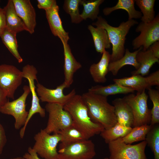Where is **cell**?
<instances>
[{"label": "cell", "mask_w": 159, "mask_h": 159, "mask_svg": "<svg viewBox=\"0 0 159 159\" xmlns=\"http://www.w3.org/2000/svg\"><path fill=\"white\" fill-rule=\"evenodd\" d=\"M81 96L92 122L101 125L106 129L117 123L114 107L108 102L107 97L88 92Z\"/></svg>", "instance_id": "6da1fadb"}, {"label": "cell", "mask_w": 159, "mask_h": 159, "mask_svg": "<svg viewBox=\"0 0 159 159\" xmlns=\"http://www.w3.org/2000/svg\"><path fill=\"white\" fill-rule=\"evenodd\" d=\"M63 108L71 115L73 126L82 132L87 139L100 134L104 129L101 125L91 120L81 95H75Z\"/></svg>", "instance_id": "7a4b0ae2"}, {"label": "cell", "mask_w": 159, "mask_h": 159, "mask_svg": "<svg viewBox=\"0 0 159 159\" xmlns=\"http://www.w3.org/2000/svg\"><path fill=\"white\" fill-rule=\"evenodd\" d=\"M97 21L92 25L102 27L106 31L111 44L112 46V53L110 54V62L117 60L124 56L125 49V44L126 37L130 28L138 24L137 21L132 19L122 22L118 27L109 24L102 16H98Z\"/></svg>", "instance_id": "3957f363"}, {"label": "cell", "mask_w": 159, "mask_h": 159, "mask_svg": "<svg viewBox=\"0 0 159 159\" xmlns=\"http://www.w3.org/2000/svg\"><path fill=\"white\" fill-rule=\"evenodd\" d=\"M148 95L145 90L130 93L123 98L130 107L134 118L133 127L150 125L151 120V110L149 109L147 101Z\"/></svg>", "instance_id": "277c9868"}, {"label": "cell", "mask_w": 159, "mask_h": 159, "mask_svg": "<svg viewBox=\"0 0 159 159\" xmlns=\"http://www.w3.org/2000/svg\"><path fill=\"white\" fill-rule=\"evenodd\" d=\"M59 146V159H92L96 155L95 144L89 139L61 143Z\"/></svg>", "instance_id": "5b68a950"}, {"label": "cell", "mask_w": 159, "mask_h": 159, "mask_svg": "<svg viewBox=\"0 0 159 159\" xmlns=\"http://www.w3.org/2000/svg\"><path fill=\"white\" fill-rule=\"evenodd\" d=\"M109 159H148L145 153V140L135 145L124 143L120 138L108 144Z\"/></svg>", "instance_id": "8992f818"}, {"label": "cell", "mask_w": 159, "mask_h": 159, "mask_svg": "<svg viewBox=\"0 0 159 159\" xmlns=\"http://www.w3.org/2000/svg\"><path fill=\"white\" fill-rule=\"evenodd\" d=\"M34 139L35 142L32 148L38 155L44 159H59L57 146L61 140L59 133L51 135L41 129L34 135Z\"/></svg>", "instance_id": "52a82bcc"}, {"label": "cell", "mask_w": 159, "mask_h": 159, "mask_svg": "<svg viewBox=\"0 0 159 159\" xmlns=\"http://www.w3.org/2000/svg\"><path fill=\"white\" fill-rule=\"evenodd\" d=\"M21 71L23 77L26 78L28 81L30 93L31 92L32 95L31 107L28 112L26 122L20 131V137L21 138H23L26 126L33 116L36 113H38L41 117H44L45 115V110L40 104L39 99L36 91L34 81L35 80L37 81V69L33 65L27 64L23 67Z\"/></svg>", "instance_id": "ba28073f"}, {"label": "cell", "mask_w": 159, "mask_h": 159, "mask_svg": "<svg viewBox=\"0 0 159 159\" xmlns=\"http://www.w3.org/2000/svg\"><path fill=\"white\" fill-rule=\"evenodd\" d=\"M45 110L48 113L47 125L44 129L49 134L58 133L60 130L73 125V122L69 113L58 104L47 103Z\"/></svg>", "instance_id": "9c48e42d"}, {"label": "cell", "mask_w": 159, "mask_h": 159, "mask_svg": "<svg viewBox=\"0 0 159 159\" xmlns=\"http://www.w3.org/2000/svg\"><path fill=\"white\" fill-rule=\"evenodd\" d=\"M23 92L16 99L7 102L0 109V112L11 115L14 118V127L16 130L21 129L24 125L28 114L26 109V101L30 90L29 86L23 87Z\"/></svg>", "instance_id": "30bf717a"}, {"label": "cell", "mask_w": 159, "mask_h": 159, "mask_svg": "<svg viewBox=\"0 0 159 159\" xmlns=\"http://www.w3.org/2000/svg\"><path fill=\"white\" fill-rule=\"evenodd\" d=\"M135 31L140 33L132 41L133 49H138L142 47V50H146L153 44L159 41V14L149 23L140 22L136 28Z\"/></svg>", "instance_id": "8fae6325"}, {"label": "cell", "mask_w": 159, "mask_h": 159, "mask_svg": "<svg viewBox=\"0 0 159 159\" xmlns=\"http://www.w3.org/2000/svg\"><path fill=\"white\" fill-rule=\"evenodd\" d=\"M22 72L15 66L9 64L0 65V87L7 97L14 99V94L21 84Z\"/></svg>", "instance_id": "7c38bea8"}, {"label": "cell", "mask_w": 159, "mask_h": 159, "mask_svg": "<svg viewBox=\"0 0 159 159\" xmlns=\"http://www.w3.org/2000/svg\"><path fill=\"white\" fill-rule=\"evenodd\" d=\"M66 88L64 82L54 89L48 88L37 82L36 91L42 102L58 104L64 106L76 94L75 89H73L68 94L64 95L63 90Z\"/></svg>", "instance_id": "4fadbf2b"}, {"label": "cell", "mask_w": 159, "mask_h": 159, "mask_svg": "<svg viewBox=\"0 0 159 159\" xmlns=\"http://www.w3.org/2000/svg\"><path fill=\"white\" fill-rule=\"evenodd\" d=\"M15 11L23 21L26 31L31 34L34 32L36 25L35 10L29 0H12Z\"/></svg>", "instance_id": "5bb4252c"}, {"label": "cell", "mask_w": 159, "mask_h": 159, "mask_svg": "<svg viewBox=\"0 0 159 159\" xmlns=\"http://www.w3.org/2000/svg\"><path fill=\"white\" fill-rule=\"evenodd\" d=\"M59 11V7L55 1L52 6L45 10L46 17L52 34L59 37L62 43H67L69 39L68 33L63 27Z\"/></svg>", "instance_id": "9a60e30c"}, {"label": "cell", "mask_w": 159, "mask_h": 159, "mask_svg": "<svg viewBox=\"0 0 159 159\" xmlns=\"http://www.w3.org/2000/svg\"><path fill=\"white\" fill-rule=\"evenodd\" d=\"M64 49V81L67 87H69L73 82L74 73L82 67V65L74 57L67 43H62Z\"/></svg>", "instance_id": "2e32d148"}, {"label": "cell", "mask_w": 159, "mask_h": 159, "mask_svg": "<svg viewBox=\"0 0 159 159\" xmlns=\"http://www.w3.org/2000/svg\"><path fill=\"white\" fill-rule=\"evenodd\" d=\"M117 122L126 126L133 127L134 118L131 109L123 98H117L112 102Z\"/></svg>", "instance_id": "e0dca14e"}, {"label": "cell", "mask_w": 159, "mask_h": 159, "mask_svg": "<svg viewBox=\"0 0 159 159\" xmlns=\"http://www.w3.org/2000/svg\"><path fill=\"white\" fill-rule=\"evenodd\" d=\"M4 8L5 14L6 29L16 34L22 31H26L23 21L15 11L12 0H8Z\"/></svg>", "instance_id": "ac0fdd59"}, {"label": "cell", "mask_w": 159, "mask_h": 159, "mask_svg": "<svg viewBox=\"0 0 159 159\" xmlns=\"http://www.w3.org/2000/svg\"><path fill=\"white\" fill-rule=\"evenodd\" d=\"M110 54L105 50L100 61L97 63L92 64L89 72L94 82L104 83L107 81L106 75L108 73V68L110 62Z\"/></svg>", "instance_id": "d6986e66"}, {"label": "cell", "mask_w": 159, "mask_h": 159, "mask_svg": "<svg viewBox=\"0 0 159 159\" xmlns=\"http://www.w3.org/2000/svg\"><path fill=\"white\" fill-rule=\"evenodd\" d=\"M137 62L140 65L139 68L131 72L132 75L140 74L144 76L147 75L150 69L155 63H159V59L153 54L148 48L146 51L142 50L137 53L136 57Z\"/></svg>", "instance_id": "ffe728a7"}, {"label": "cell", "mask_w": 159, "mask_h": 159, "mask_svg": "<svg viewBox=\"0 0 159 159\" xmlns=\"http://www.w3.org/2000/svg\"><path fill=\"white\" fill-rule=\"evenodd\" d=\"M142 49L143 47H141L134 52H130L128 49L126 48L122 58L116 61L110 62L108 72H111L113 75H116L120 69L126 65L132 66L136 70L138 69L140 65L137 61L136 55Z\"/></svg>", "instance_id": "44dd1931"}, {"label": "cell", "mask_w": 159, "mask_h": 159, "mask_svg": "<svg viewBox=\"0 0 159 159\" xmlns=\"http://www.w3.org/2000/svg\"><path fill=\"white\" fill-rule=\"evenodd\" d=\"M88 28L92 35L96 51L102 54L106 49H110L111 43L106 30L98 26L95 27L92 25Z\"/></svg>", "instance_id": "7402d4cb"}, {"label": "cell", "mask_w": 159, "mask_h": 159, "mask_svg": "<svg viewBox=\"0 0 159 159\" xmlns=\"http://www.w3.org/2000/svg\"><path fill=\"white\" fill-rule=\"evenodd\" d=\"M113 82L123 86L131 88L137 92H141L151 88L148 85L146 77L140 74L119 79H114Z\"/></svg>", "instance_id": "603a6c76"}, {"label": "cell", "mask_w": 159, "mask_h": 159, "mask_svg": "<svg viewBox=\"0 0 159 159\" xmlns=\"http://www.w3.org/2000/svg\"><path fill=\"white\" fill-rule=\"evenodd\" d=\"M135 91L131 88L115 83L107 86L98 85L92 86L88 90L89 92L106 97L110 95L117 94L134 93Z\"/></svg>", "instance_id": "cb8c5ba5"}, {"label": "cell", "mask_w": 159, "mask_h": 159, "mask_svg": "<svg viewBox=\"0 0 159 159\" xmlns=\"http://www.w3.org/2000/svg\"><path fill=\"white\" fill-rule=\"evenodd\" d=\"M135 0H118L116 5L112 7L104 8L103 10L105 16L109 15L113 11L119 9L125 10L128 13V19L141 18L142 14L140 11L136 10L135 8Z\"/></svg>", "instance_id": "d4e9b609"}, {"label": "cell", "mask_w": 159, "mask_h": 159, "mask_svg": "<svg viewBox=\"0 0 159 159\" xmlns=\"http://www.w3.org/2000/svg\"><path fill=\"white\" fill-rule=\"evenodd\" d=\"M132 128L117 122L113 127L108 129H104L100 134L105 142L108 144L110 142L124 137L130 132Z\"/></svg>", "instance_id": "484cf974"}, {"label": "cell", "mask_w": 159, "mask_h": 159, "mask_svg": "<svg viewBox=\"0 0 159 159\" xmlns=\"http://www.w3.org/2000/svg\"><path fill=\"white\" fill-rule=\"evenodd\" d=\"M104 0H80V4L82 5L83 9L80 14L83 20L88 18L94 20L97 19L99 13L100 6Z\"/></svg>", "instance_id": "4316f807"}, {"label": "cell", "mask_w": 159, "mask_h": 159, "mask_svg": "<svg viewBox=\"0 0 159 159\" xmlns=\"http://www.w3.org/2000/svg\"><path fill=\"white\" fill-rule=\"evenodd\" d=\"M151 127V125L148 124L134 127L127 135L121 138L122 140L125 143L130 144L145 140L146 135Z\"/></svg>", "instance_id": "83f0119b"}, {"label": "cell", "mask_w": 159, "mask_h": 159, "mask_svg": "<svg viewBox=\"0 0 159 159\" xmlns=\"http://www.w3.org/2000/svg\"><path fill=\"white\" fill-rule=\"evenodd\" d=\"M16 36V34L6 29L0 37L3 43L10 52L16 59L18 62L21 63L23 62V59L18 52Z\"/></svg>", "instance_id": "f1b7e54d"}, {"label": "cell", "mask_w": 159, "mask_h": 159, "mask_svg": "<svg viewBox=\"0 0 159 159\" xmlns=\"http://www.w3.org/2000/svg\"><path fill=\"white\" fill-rule=\"evenodd\" d=\"M155 0H135V3L140 9L142 16L140 18L141 21L149 23L155 19V11L154 6Z\"/></svg>", "instance_id": "f546056e"}, {"label": "cell", "mask_w": 159, "mask_h": 159, "mask_svg": "<svg viewBox=\"0 0 159 159\" xmlns=\"http://www.w3.org/2000/svg\"><path fill=\"white\" fill-rule=\"evenodd\" d=\"M58 133L60 135V142L62 143L88 140L82 132L73 125L60 130Z\"/></svg>", "instance_id": "4dcf8cb0"}, {"label": "cell", "mask_w": 159, "mask_h": 159, "mask_svg": "<svg viewBox=\"0 0 159 159\" xmlns=\"http://www.w3.org/2000/svg\"><path fill=\"white\" fill-rule=\"evenodd\" d=\"M145 140L153 152L154 159H159V124L152 126L146 135Z\"/></svg>", "instance_id": "1f68e13d"}, {"label": "cell", "mask_w": 159, "mask_h": 159, "mask_svg": "<svg viewBox=\"0 0 159 159\" xmlns=\"http://www.w3.org/2000/svg\"><path fill=\"white\" fill-rule=\"evenodd\" d=\"M80 0H65L63 6L65 11L69 14L72 23L78 24L83 20L80 14L79 6Z\"/></svg>", "instance_id": "d6a6232c"}, {"label": "cell", "mask_w": 159, "mask_h": 159, "mask_svg": "<svg viewBox=\"0 0 159 159\" xmlns=\"http://www.w3.org/2000/svg\"><path fill=\"white\" fill-rule=\"evenodd\" d=\"M148 90L149 96L153 104L151 110V117L150 124L152 126L159 123V91L151 88Z\"/></svg>", "instance_id": "836d02e7"}, {"label": "cell", "mask_w": 159, "mask_h": 159, "mask_svg": "<svg viewBox=\"0 0 159 159\" xmlns=\"http://www.w3.org/2000/svg\"><path fill=\"white\" fill-rule=\"evenodd\" d=\"M149 86L155 85L159 86V70L153 72L148 76L145 77Z\"/></svg>", "instance_id": "e575fe53"}, {"label": "cell", "mask_w": 159, "mask_h": 159, "mask_svg": "<svg viewBox=\"0 0 159 159\" xmlns=\"http://www.w3.org/2000/svg\"><path fill=\"white\" fill-rule=\"evenodd\" d=\"M55 0H37V7L39 9L45 10L50 9L53 6Z\"/></svg>", "instance_id": "d590c367"}, {"label": "cell", "mask_w": 159, "mask_h": 159, "mask_svg": "<svg viewBox=\"0 0 159 159\" xmlns=\"http://www.w3.org/2000/svg\"><path fill=\"white\" fill-rule=\"evenodd\" d=\"M7 142V138L4 129L0 123V155L2 153Z\"/></svg>", "instance_id": "8d00e7d4"}, {"label": "cell", "mask_w": 159, "mask_h": 159, "mask_svg": "<svg viewBox=\"0 0 159 159\" xmlns=\"http://www.w3.org/2000/svg\"><path fill=\"white\" fill-rule=\"evenodd\" d=\"M6 29V21L4 8L0 7V36Z\"/></svg>", "instance_id": "74e56055"}, {"label": "cell", "mask_w": 159, "mask_h": 159, "mask_svg": "<svg viewBox=\"0 0 159 159\" xmlns=\"http://www.w3.org/2000/svg\"><path fill=\"white\" fill-rule=\"evenodd\" d=\"M27 152L25 153L23 157L25 159H40L37 154L33 150L32 148H28Z\"/></svg>", "instance_id": "f35d334b"}, {"label": "cell", "mask_w": 159, "mask_h": 159, "mask_svg": "<svg viewBox=\"0 0 159 159\" xmlns=\"http://www.w3.org/2000/svg\"><path fill=\"white\" fill-rule=\"evenodd\" d=\"M149 48L151 50L154 55L159 59V41L153 44Z\"/></svg>", "instance_id": "ab89813d"}, {"label": "cell", "mask_w": 159, "mask_h": 159, "mask_svg": "<svg viewBox=\"0 0 159 159\" xmlns=\"http://www.w3.org/2000/svg\"><path fill=\"white\" fill-rule=\"evenodd\" d=\"M8 97L0 87V109L8 101Z\"/></svg>", "instance_id": "60d3db41"}, {"label": "cell", "mask_w": 159, "mask_h": 159, "mask_svg": "<svg viewBox=\"0 0 159 159\" xmlns=\"http://www.w3.org/2000/svg\"><path fill=\"white\" fill-rule=\"evenodd\" d=\"M10 159H25L23 157H17L16 158H12Z\"/></svg>", "instance_id": "b9f144b4"}, {"label": "cell", "mask_w": 159, "mask_h": 159, "mask_svg": "<svg viewBox=\"0 0 159 159\" xmlns=\"http://www.w3.org/2000/svg\"><path fill=\"white\" fill-rule=\"evenodd\" d=\"M103 159H109V158H105Z\"/></svg>", "instance_id": "7bdbcfd3"}, {"label": "cell", "mask_w": 159, "mask_h": 159, "mask_svg": "<svg viewBox=\"0 0 159 159\" xmlns=\"http://www.w3.org/2000/svg\"></svg>", "instance_id": "ee69618b"}]
</instances>
